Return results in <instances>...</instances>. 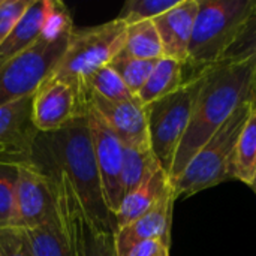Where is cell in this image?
<instances>
[{
	"label": "cell",
	"instance_id": "obj_29",
	"mask_svg": "<svg viewBox=\"0 0 256 256\" xmlns=\"http://www.w3.org/2000/svg\"><path fill=\"white\" fill-rule=\"evenodd\" d=\"M32 0H0V44L14 30Z\"/></svg>",
	"mask_w": 256,
	"mask_h": 256
},
{
	"label": "cell",
	"instance_id": "obj_1",
	"mask_svg": "<svg viewBox=\"0 0 256 256\" xmlns=\"http://www.w3.org/2000/svg\"><path fill=\"white\" fill-rule=\"evenodd\" d=\"M255 64V56L242 62H220L207 68L194 80L196 88L192 116L174 158L170 174L171 184L237 106L250 102Z\"/></svg>",
	"mask_w": 256,
	"mask_h": 256
},
{
	"label": "cell",
	"instance_id": "obj_9",
	"mask_svg": "<svg viewBox=\"0 0 256 256\" xmlns=\"http://www.w3.org/2000/svg\"><path fill=\"white\" fill-rule=\"evenodd\" d=\"M87 112L80 86L50 74L33 93L32 117L39 134L56 132Z\"/></svg>",
	"mask_w": 256,
	"mask_h": 256
},
{
	"label": "cell",
	"instance_id": "obj_17",
	"mask_svg": "<svg viewBox=\"0 0 256 256\" xmlns=\"http://www.w3.org/2000/svg\"><path fill=\"white\" fill-rule=\"evenodd\" d=\"M170 188H172L170 177L162 170H158L138 189L123 198L120 208L116 213L117 230L124 228L126 225L141 218L144 213H147Z\"/></svg>",
	"mask_w": 256,
	"mask_h": 256
},
{
	"label": "cell",
	"instance_id": "obj_22",
	"mask_svg": "<svg viewBox=\"0 0 256 256\" xmlns=\"http://www.w3.org/2000/svg\"><path fill=\"white\" fill-rule=\"evenodd\" d=\"M236 180L250 186L256 176V110L252 108L249 118L240 132L234 152Z\"/></svg>",
	"mask_w": 256,
	"mask_h": 256
},
{
	"label": "cell",
	"instance_id": "obj_28",
	"mask_svg": "<svg viewBox=\"0 0 256 256\" xmlns=\"http://www.w3.org/2000/svg\"><path fill=\"white\" fill-rule=\"evenodd\" d=\"M0 256H34L21 228H0Z\"/></svg>",
	"mask_w": 256,
	"mask_h": 256
},
{
	"label": "cell",
	"instance_id": "obj_24",
	"mask_svg": "<svg viewBox=\"0 0 256 256\" xmlns=\"http://www.w3.org/2000/svg\"><path fill=\"white\" fill-rule=\"evenodd\" d=\"M158 60H140L120 52L110 64L120 75L129 92L136 96L148 80Z\"/></svg>",
	"mask_w": 256,
	"mask_h": 256
},
{
	"label": "cell",
	"instance_id": "obj_19",
	"mask_svg": "<svg viewBox=\"0 0 256 256\" xmlns=\"http://www.w3.org/2000/svg\"><path fill=\"white\" fill-rule=\"evenodd\" d=\"M158 170H160V166L152 152V147H124L122 170L123 195L126 196L138 189Z\"/></svg>",
	"mask_w": 256,
	"mask_h": 256
},
{
	"label": "cell",
	"instance_id": "obj_10",
	"mask_svg": "<svg viewBox=\"0 0 256 256\" xmlns=\"http://www.w3.org/2000/svg\"><path fill=\"white\" fill-rule=\"evenodd\" d=\"M15 210L10 226L34 228L56 218V198L51 177L36 164L16 166Z\"/></svg>",
	"mask_w": 256,
	"mask_h": 256
},
{
	"label": "cell",
	"instance_id": "obj_31",
	"mask_svg": "<svg viewBox=\"0 0 256 256\" xmlns=\"http://www.w3.org/2000/svg\"><path fill=\"white\" fill-rule=\"evenodd\" d=\"M250 188L254 189V192H255V195H256V176H255V178H254V182H252V184H250Z\"/></svg>",
	"mask_w": 256,
	"mask_h": 256
},
{
	"label": "cell",
	"instance_id": "obj_6",
	"mask_svg": "<svg viewBox=\"0 0 256 256\" xmlns=\"http://www.w3.org/2000/svg\"><path fill=\"white\" fill-rule=\"evenodd\" d=\"M128 24L114 18L108 22L86 28H74L66 51L52 75L76 86L102 66L110 64L126 42Z\"/></svg>",
	"mask_w": 256,
	"mask_h": 256
},
{
	"label": "cell",
	"instance_id": "obj_18",
	"mask_svg": "<svg viewBox=\"0 0 256 256\" xmlns=\"http://www.w3.org/2000/svg\"><path fill=\"white\" fill-rule=\"evenodd\" d=\"M183 86H186L183 64L177 60L162 57L156 62L148 80L136 98L144 106H147L152 102L180 90Z\"/></svg>",
	"mask_w": 256,
	"mask_h": 256
},
{
	"label": "cell",
	"instance_id": "obj_21",
	"mask_svg": "<svg viewBox=\"0 0 256 256\" xmlns=\"http://www.w3.org/2000/svg\"><path fill=\"white\" fill-rule=\"evenodd\" d=\"M123 54L140 60H159L164 57L162 42L153 21L128 26Z\"/></svg>",
	"mask_w": 256,
	"mask_h": 256
},
{
	"label": "cell",
	"instance_id": "obj_26",
	"mask_svg": "<svg viewBox=\"0 0 256 256\" xmlns=\"http://www.w3.org/2000/svg\"><path fill=\"white\" fill-rule=\"evenodd\" d=\"M256 57V10L250 16L248 24L244 26L243 32L234 42V45L226 51L222 62H242L249 57ZM252 108L256 110V64L254 72V84H252V94H250Z\"/></svg>",
	"mask_w": 256,
	"mask_h": 256
},
{
	"label": "cell",
	"instance_id": "obj_27",
	"mask_svg": "<svg viewBox=\"0 0 256 256\" xmlns=\"http://www.w3.org/2000/svg\"><path fill=\"white\" fill-rule=\"evenodd\" d=\"M16 166L0 165V228L10 226L15 210Z\"/></svg>",
	"mask_w": 256,
	"mask_h": 256
},
{
	"label": "cell",
	"instance_id": "obj_16",
	"mask_svg": "<svg viewBox=\"0 0 256 256\" xmlns=\"http://www.w3.org/2000/svg\"><path fill=\"white\" fill-rule=\"evenodd\" d=\"M48 14V0H32L22 18L0 44V68L32 46L42 34Z\"/></svg>",
	"mask_w": 256,
	"mask_h": 256
},
{
	"label": "cell",
	"instance_id": "obj_14",
	"mask_svg": "<svg viewBox=\"0 0 256 256\" xmlns=\"http://www.w3.org/2000/svg\"><path fill=\"white\" fill-rule=\"evenodd\" d=\"M177 201L174 188H170L165 195L141 218L117 230V250L118 256H123L135 244L146 240H159L168 248L171 246V226L174 202Z\"/></svg>",
	"mask_w": 256,
	"mask_h": 256
},
{
	"label": "cell",
	"instance_id": "obj_30",
	"mask_svg": "<svg viewBox=\"0 0 256 256\" xmlns=\"http://www.w3.org/2000/svg\"><path fill=\"white\" fill-rule=\"evenodd\" d=\"M123 256H170V248L159 240H146L130 248Z\"/></svg>",
	"mask_w": 256,
	"mask_h": 256
},
{
	"label": "cell",
	"instance_id": "obj_5",
	"mask_svg": "<svg viewBox=\"0 0 256 256\" xmlns=\"http://www.w3.org/2000/svg\"><path fill=\"white\" fill-rule=\"evenodd\" d=\"M52 182L57 216L63 225L72 256H118L116 230L96 224L84 210L69 178L51 164L33 159Z\"/></svg>",
	"mask_w": 256,
	"mask_h": 256
},
{
	"label": "cell",
	"instance_id": "obj_2",
	"mask_svg": "<svg viewBox=\"0 0 256 256\" xmlns=\"http://www.w3.org/2000/svg\"><path fill=\"white\" fill-rule=\"evenodd\" d=\"M33 159H42L63 172L74 186L87 214L96 224L117 231L116 216L108 210L104 198L87 112L63 129L39 134Z\"/></svg>",
	"mask_w": 256,
	"mask_h": 256
},
{
	"label": "cell",
	"instance_id": "obj_13",
	"mask_svg": "<svg viewBox=\"0 0 256 256\" xmlns=\"http://www.w3.org/2000/svg\"><path fill=\"white\" fill-rule=\"evenodd\" d=\"M86 104L105 120L124 147H150L147 110L136 96L128 100L112 102L87 93Z\"/></svg>",
	"mask_w": 256,
	"mask_h": 256
},
{
	"label": "cell",
	"instance_id": "obj_25",
	"mask_svg": "<svg viewBox=\"0 0 256 256\" xmlns=\"http://www.w3.org/2000/svg\"><path fill=\"white\" fill-rule=\"evenodd\" d=\"M178 2L180 0H128L120 9L117 18L128 26L141 21H153L174 8Z\"/></svg>",
	"mask_w": 256,
	"mask_h": 256
},
{
	"label": "cell",
	"instance_id": "obj_11",
	"mask_svg": "<svg viewBox=\"0 0 256 256\" xmlns=\"http://www.w3.org/2000/svg\"><path fill=\"white\" fill-rule=\"evenodd\" d=\"M87 118L104 198L108 210L116 216L124 196L122 184L124 146L105 120L90 106H87Z\"/></svg>",
	"mask_w": 256,
	"mask_h": 256
},
{
	"label": "cell",
	"instance_id": "obj_20",
	"mask_svg": "<svg viewBox=\"0 0 256 256\" xmlns=\"http://www.w3.org/2000/svg\"><path fill=\"white\" fill-rule=\"evenodd\" d=\"M22 231L34 256H72L63 225L57 213L52 220L34 228H26Z\"/></svg>",
	"mask_w": 256,
	"mask_h": 256
},
{
	"label": "cell",
	"instance_id": "obj_3",
	"mask_svg": "<svg viewBox=\"0 0 256 256\" xmlns=\"http://www.w3.org/2000/svg\"><path fill=\"white\" fill-rule=\"evenodd\" d=\"M255 10L256 0H198L188 60L183 64L186 84L222 62Z\"/></svg>",
	"mask_w": 256,
	"mask_h": 256
},
{
	"label": "cell",
	"instance_id": "obj_7",
	"mask_svg": "<svg viewBox=\"0 0 256 256\" xmlns=\"http://www.w3.org/2000/svg\"><path fill=\"white\" fill-rule=\"evenodd\" d=\"M72 32L56 38L40 34L32 46L0 68V106L33 96L40 82L56 69Z\"/></svg>",
	"mask_w": 256,
	"mask_h": 256
},
{
	"label": "cell",
	"instance_id": "obj_23",
	"mask_svg": "<svg viewBox=\"0 0 256 256\" xmlns=\"http://www.w3.org/2000/svg\"><path fill=\"white\" fill-rule=\"evenodd\" d=\"M80 88L82 92L84 99L87 93L98 94L112 102H120L135 98L111 64L102 66L98 70H94L92 75L84 78L80 82Z\"/></svg>",
	"mask_w": 256,
	"mask_h": 256
},
{
	"label": "cell",
	"instance_id": "obj_8",
	"mask_svg": "<svg viewBox=\"0 0 256 256\" xmlns=\"http://www.w3.org/2000/svg\"><path fill=\"white\" fill-rule=\"evenodd\" d=\"M195 81L146 106L152 152L160 170L170 177L176 153L192 116Z\"/></svg>",
	"mask_w": 256,
	"mask_h": 256
},
{
	"label": "cell",
	"instance_id": "obj_15",
	"mask_svg": "<svg viewBox=\"0 0 256 256\" xmlns=\"http://www.w3.org/2000/svg\"><path fill=\"white\" fill-rule=\"evenodd\" d=\"M196 14L198 0H180L174 8L153 20L162 42L164 57L182 64L186 63Z\"/></svg>",
	"mask_w": 256,
	"mask_h": 256
},
{
	"label": "cell",
	"instance_id": "obj_12",
	"mask_svg": "<svg viewBox=\"0 0 256 256\" xmlns=\"http://www.w3.org/2000/svg\"><path fill=\"white\" fill-rule=\"evenodd\" d=\"M32 98L0 106V165L18 166L33 162L39 132L32 117Z\"/></svg>",
	"mask_w": 256,
	"mask_h": 256
},
{
	"label": "cell",
	"instance_id": "obj_4",
	"mask_svg": "<svg viewBox=\"0 0 256 256\" xmlns=\"http://www.w3.org/2000/svg\"><path fill=\"white\" fill-rule=\"evenodd\" d=\"M250 111V102L238 105L231 117L192 158L180 177L172 183L177 200L189 198L220 183L236 180L234 152Z\"/></svg>",
	"mask_w": 256,
	"mask_h": 256
}]
</instances>
